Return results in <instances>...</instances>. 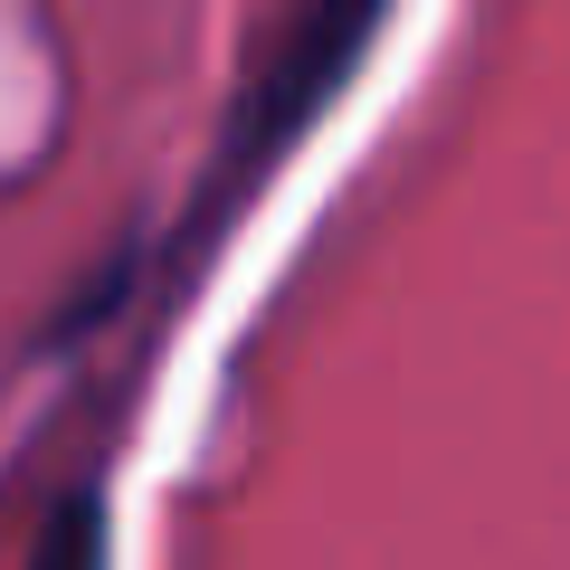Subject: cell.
I'll return each mask as SVG.
<instances>
[{
  "instance_id": "2",
  "label": "cell",
  "mask_w": 570,
  "mask_h": 570,
  "mask_svg": "<svg viewBox=\"0 0 570 570\" xmlns=\"http://www.w3.org/2000/svg\"><path fill=\"white\" fill-rule=\"evenodd\" d=\"M29 570H105V513H96V494H67V504L48 513Z\"/></svg>"
},
{
  "instance_id": "1",
  "label": "cell",
  "mask_w": 570,
  "mask_h": 570,
  "mask_svg": "<svg viewBox=\"0 0 570 570\" xmlns=\"http://www.w3.org/2000/svg\"><path fill=\"white\" fill-rule=\"evenodd\" d=\"M381 10H390V0H305V20L285 29L276 67H266V86H257V105H247V153H285V142L305 134V115L352 77V67H362Z\"/></svg>"
}]
</instances>
